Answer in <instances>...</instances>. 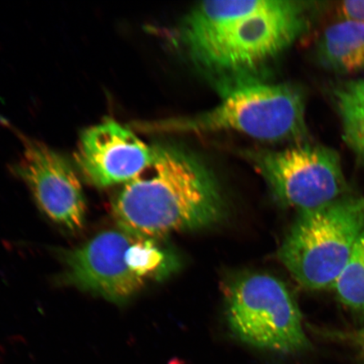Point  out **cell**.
<instances>
[{"label":"cell","mask_w":364,"mask_h":364,"mask_svg":"<svg viewBox=\"0 0 364 364\" xmlns=\"http://www.w3.org/2000/svg\"><path fill=\"white\" fill-rule=\"evenodd\" d=\"M76 163L85 179L97 188L127 183L151 165L154 149L133 131L107 120L83 132Z\"/></svg>","instance_id":"9"},{"label":"cell","mask_w":364,"mask_h":364,"mask_svg":"<svg viewBox=\"0 0 364 364\" xmlns=\"http://www.w3.org/2000/svg\"><path fill=\"white\" fill-rule=\"evenodd\" d=\"M140 130L164 134L235 132L266 142L306 138V102L289 84L244 82L227 90L220 104L197 115L140 124Z\"/></svg>","instance_id":"3"},{"label":"cell","mask_w":364,"mask_h":364,"mask_svg":"<svg viewBox=\"0 0 364 364\" xmlns=\"http://www.w3.org/2000/svg\"><path fill=\"white\" fill-rule=\"evenodd\" d=\"M126 261L136 276L156 277L165 270L166 255L151 240L134 238L127 250Z\"/></svg>","instance_id":"13"},{"label":"cell","mask_w":364,"mask_h":364,"mask_svg":"<svg viewBox=\"0 0 364 364\" xmlns=\"http://www.w3.org/2000/svg\"><path fill=\"white\" fill-rule=\"evenodd\" d=\"M316 57L336 74L364 73V23L343 19L327 27L318 40Z\"/></svg>","instance_id":"10"},{"label":"cell","mask_w":364,"mask_h":364,"mask_svg":"<svg viewBox=\"0 0 364 364\" xmlns=\"http://www.w3.org/2000/svg\"><path fill=\"white\" fill-rule=\"evenodd\" d=\"M332 289L343 306L364 314V230Z\"/></svg>","instance_id":"12"},{"label":"cell","mask_w":364,"mask_h":364,"mask_svg":"<svg viewBox=\"0 0 364 364\" xmlns=\"http://www.w3.org/2000/svg\"><path fill=\"white\" fill-rule=\"evenodd\" d=\"M275 198L299 212L326 206L347 196L339 154L322 145L298 144L284 149L245 152Z\"/></svg>","instance_id":"6"},{"label":"cell","mask_w":364,"mask_h":364,"mask_svg":"<svg viewBox=\"0 0 364 364\" xmlns=\"http://www.w3.org/2000/svg\"><path fill=\"white\" fill-rule=\"evenodd\" d=\"M134 238L122 230H108L66 252L63 259L68 283L113 302L133 296L144 283L126 261L127 250Z\"/></svg>","instance_id":"8"},{"label":"cell","mask_w":364,"mask_h":364,"mask_svg":"<svg viewBox=\"0 0 364 364\" xmlns=\"http://www.w3.org/2000/svg\"><path fill=\"white\" fill-rule=\"evenodd\" d=\"M24 151L18 173L49 218L73 231L85 221L86 204L78 176L66 159L47 145L22 139Z\"/></svg>","instance_id":"7"},{"label":"cell","mask_w":364,"mask_h":364,"mask_svg":"<svg viewBox=\"0 0 364 364\" xmlns=\"http://www.w3.org/2000/svg\"><path fill=\"white\" fill-rule=\"evenodd\" d=\"M225 306L230 329L245 343L282 353L311 347L297 303L274 277L263 273L238 277L228 286Z\"/></svg>","instance_id":"5"},{"label":"cell","mask_w":364,"mask_h":364,"mask_svg":"<svg viewBox=\"0 0 364 364\" xmlns=\"http://www.w3.org/2000/svg\"><path fill=\"white\" fill-rule=\"evenodd\" d=\"M339 13L343 20L364 23V0H350L341 3Z\"/></svg>","instance_id":"14"},{"label":"cell","mask_w":364,"mask_h":364,"mask_svg":"<svg viewBox=\"0 0 364 364\" xmlns=\"http://www.w3.org/2000/svg\"><path fill=\"white\" fill-rule=\"evenodd\" d=\"M364 230V197L345 196L299 212L282 245V263L309 289L333 287Z\"/></svg>","instance_id":"4"},{"label":"cell","mask_w":364,"mask_h":364,"mask_svg":"<svg viewBox=\"0 0 364 364\" xmlns=\"http://www.w3.org/2000/svg\"><path fill=\"white\" fill-rule=\"evenodd\" d=\"M347 339L364 353V326L360 329L354 331L345 336Z\"/></svg>","instance_id":"15"},{"label":"cell","mask_w":364,"mask_h":364,"mask_svg":"<svg viewBox=\"0 0 364 364\" xmlns=\"http://www.w3.org/2000/svg\"><path fill=\"white\" fill-rule=\"evenodd\" d=\"M313 8L291 0L200 3L182 23L181 43L195 65L211 75H247L306 33Z\"/></svg>","instance_id":"1"},{"label":"cell","mask_w":364,"mask_h":364,"mask_svg":"<svg viewBox=\"0 0 364 364\" xmlns=\"http://www.w3.org/2000/svg\"><path fill=\"white\" fill-rule=\"evenodd\" d=\"M331 94L345 142L364 162V78L338 82Z\"/></svg>","instance_id":"11"},{"label":"cell","mask_w":364,"mask_h":364,"mask_svg":"<svg viewBox=\"0 0 364 364\" xmlns=\"http://www.w3.org/2000/svg\"><path fill=\"white\" fill-rule=\"evenodd\" d=\"M154 161L127 181L113 203L120 230L140 239L199 230L222 216L217 182L193 154L173 146H156Z\"/></svg>","instance_id":"2"}]
</instances>
